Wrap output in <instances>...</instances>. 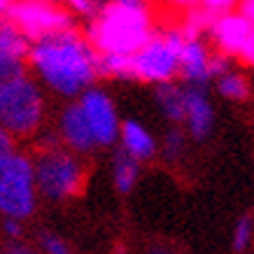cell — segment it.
<instances>
[{
  "label": "cell",
  "mask_w": 254,
  "mask_h": 254,
  "mask_svg": "<svg viewBox=\"0 0 254 254\" xmlns=\"http://www.w3.org/2000/svg\"><path fill=\"white\" fill-rule=\"evenodd\" d=\"M14 2H16V0H0V16H2V14H7V9L12 7Z\"/></svg>",
  "instance_id": "cell-32"
},
{
  "label": "cell",
  "mask_w": 254,
  "mask_h": 254,
  "mask_svg": "<svg viewBox=\"0 0 254 254\" xmlns=\"http://www.w3.org/2000/svg\"><path fill=\"white\" fill-rule=\"evenodd\" d=\"M122 140H124V149H126L135 161H147L156 149L152 135H149L138 122H133V119L122 124Z\"/></svg>",
  "instance_id": "cell-13"
},
{
  "label": "cell",
  "mask_w": 254,
  "mask_h": 254,
  "mask_svg": "<svg viewBox=\"0 0 254 254\" xmlns=\"http://www.w3.org/2000/svg\"><path fill=\"white\" fill-rule=\"evenodd\" d=\"M185 105H187V122L189 131L196 140H205L212 131V108H210L205 93L198 86L185 89Z\"/></svg>",
  "instance_id": "cell-12"
},
{
  "label": "cell",
  "mask_w": 254,
  "mask_h": 254,
  "mask_svg": "<svg viewBox=\"0 0 254 254\" xmlns=\"http://www.w3.org/2000/svg\"><path fill=\"white\" fill-rule=\"evenodd\" d=\"M72 12H77L82 16H89V19H96V16L103 12V7L108 5V0H63Z\"/></svg>",
  "instance_id": "cell-19"
},
{
  "label": "cell",
  "mask_w": 254,
  "mask_h": 254,
  "mask_svg": "<svg viewBox=\"0 0 254 254\" xmlns=\"http://www.w3.org/2000/svg\"><path fill=\"white\" fill-rule=\"evenodd\" d=\"M23 38L42 40L56 33L72 28V16L65 7H61L54 0H16L14 5L2 14Z\"/></svg>",
  "instance_id": "cell-7"
},
{
  "label": "cell",
  "mask_w": 254,
  "mask_h": 254,
  "mask_svg": "<svg viewBox=\"0 0 254 254\" xmlns=\"http://www.w3.org/2000/svg\"><path fill=\"white\" fill-rule=\"evenodd\" d=\"M61 135L65 145L75 152H91L96 147V140L91 135V126L86 122V115L82 105H68L61 115Z\"/></svg>",
  "instance_id": "cell-10"
},
{
  "label": "cell",
  "mask_w": 254,
  "mask_h": 254,
  "mask_svg": "<svg viewBox=\"0 0 254 254\" xmlns=\"http://www.w3.org/2000/svg\"><path fill=\"white\" fill-rule=\"evenodd\" d=\"M240 59L247 63V65H254V28L250 33V38H247L245 47H243V52H240Z\"/></svg>",
  "instance_id": "cell-28"
},
{
  "label": "cell",
  "mask_w": 254,
  "mask_h": 254,
  "mask_svg": "<svg viewBox=\"0 0 254 254\" xmlns=\"http://www.w3.org/2000/svg\"><path fill=\"white\" fill-rule=\"evenodd\" d=\"M9 154H14V140H12V135L0 124V159H5Z\"/></svg>",
  "instance_id": "cell-25"
},
{
  "label": "cell",
  "mask_w": 254,
  "mask_h": 254,
  "mask_svg": "<svg viewBox=\"0 0 254 254\" xmlns=\"http://www.w3.org/2000/svg\"><path fill=\"white\" fill-rule=\"evenodd\" d=\"M2 254H42V252L31 245H23V243H9V245L2 247Z\"/></svg>",
  "instance_id": "cell-26"
},
{
  "label": "cell",
  "mask_w": 254,
  "mask_h": 254,
  "mask_svg": "<svg viewBox=\"0 0 254 254\" xmlns=\"http://www.w3.org/2000/svg\"><path fill=\"white\" fill-rule=\"evenodd\" d=\"M96 49L75 28L38 40L31 47L28 61L47 84L59 93L72 96L96 77Z\"/></svg>",
  "instance_id": "cell-1"
},
{
  "label": "cell",
  "mask_w": 254,
  "mask_h": 254,
  "mask_svg": "<svg viewBox=\"0 0 254 254\" xmlns=\"http://www.w3.org/2000/svg\"><path fill=\"white\" fill-rule=\"evenodd\" d=\"M86 177H89V166L79 161L75 154L52 142L40 149L35 163V185L42 196L52 200L79 196L84 193Z\"/></svg>",
  "instance_id": "cell-3"
},
{
  "label": "cell",
  "mask_w": 254,
  "mask_h": 254,
  "mask_svg": "<svg viewBox=\"0 0 254 254\" xmlns=\"http://www.w3.org/2000/svg\"><path fill=\"white\" fill-rule=\"evenodd\" d=\"M23 77V61L14 56L0 54V93L5 91L12 82Z\"/></svg>",
  "instance_id": "cell-18"
},
{
  "label": "cell",
  "mask_w": 254,
  "mask_h": 254,
  "mask_svg": "<svg viewBox=\"0 0 254 254\" xmlns=\"http://www.w3.org/2000/svg\"><path fill=\"white\" fill-rule=\"evenodd\" d=\"M229 70V59L224 54H215V56H210V61H208V75L210 77H215V75H224Z\"/></svg>",
  "instance_id": "cell-24"
},
{
  "label": "cell",
  "mask_w": 254,
  "mask_h": 254,
  "mask_svg": "<svg viewBox=\"0 0 254 254\" xmlns=\"http://www.w3.org/2000/svg\"><path fill=\"white\" fill-rule=\"evenodd\" d=\"M42 122V96L23 75L0 93V124L9 135L28 138Z\"/></svg>",
  "instance_id": "cell-6"
},
{
  "label": "cell",
  "mask_w": 254,
  "mask_h": 254,
  "mask_svg": "<svg viewBox=\"0 0 254 254\" xmlns=\"http://www.w3.org/2000/svg\"><path fill=\"white\" fill-rule=\"evenodd\" d=\"M126 2H147V0H126Z\"/></svg>",
  "instance_id": "cell-33"
},
{
  "label": "cell",
  "mask_w": 254,
  "mask_h": 254,
  "mask_svg": "<svg viewBox=\"0 0 254 254\" xmlns=\"http://www.w3.org/2000/svg\"><path fill=\"white\" fill-rule=\"evenodd\" d=\"M208 61L210 54L205 45L200 40H187L185 47L180 49V56H177V68H180V75L187 84H203L208 75Z\"/></svg>",
  "instance_id": "cell-11"
},
{
  "label": "cell",
  "mask_w": 254,
  "mask_h": 254,
  "mask_svg": "<svg viewBox=\"0 0 254 254\" xmlns=\"http://www.w3.org/2000/svg\"><path fill=\"white\" fill-rule=\"evenodd\" d=\"M96 77L135 79V70H133V56L98 54V56H96Z\"/></svg>",
  "instance_id": "cell-14"
},
{
  "label": "cell",
  "mask_w": 254,
  "mask_h": 254,
  "mask_svg": "<svg viewBox=\"0 0 254 254\" xmlns=\"http://www.w3.org/2000/svg\"><path fill=\"white\" fill-rule=\"evenodd\" d=\"M42 245H45L47 254H72L70 247L65 245L59 236H54V233H45V236H42Z\"/></svg>",
  "instance_id": "cell-23"
},
{
  "label": "cell",
  "mask_w": 254,
  "mask_h": 254,
  "mask_svg": "<svg viewBox=\"0 0 254 254\" xmlns=\"http://www.w3.org/2000/svg\"><path fill=\"white\" fill-rule=\"evenodd\" d=\"M185 35L180 28H166L154 31L138 54H133V70L135 79L140 82H156V84H168L173 75L177 72V56L185 47Z\"/></svg>",
  "instance_id": "cell-5"
},
{
  "label": "cell",
  "mask_w": 254,
  "mask_h": 254,
  "mask_svg": "<svg viewBox=\"0 0 254 254\" xmlns=\"http://www.w3.org/2000/svg\"><path fill=\"white\" fill-rule=\"evenodd\" d=\"M35 210V170L23 154L0 159V212L26 219Z\"/></svg>",
  "instance_id": "cell-4"
},
{
  "label": "cell",
  "mask_w": 254,
  "mask_h": 254,
  "mask_svg": "<svg viewBox=\"0 0 254 254\" xmlns=\"http://www.w3.org/2000/svg\"><path fill=\"white\" fill-rule=\"evenodd\" d=\"M138 180V161L126 149H119L115 154V182L122 193H128Z\"/></svg>",
  "instance_id": "cell-16"
},
{
  "label": "cell",
  "mask_w": 254,
  "mask_h": 254,
  "mask_svg": "<svg viewBox=\"0 0 254 254\" xmlns=\"http://www.w3.org/2000/svg\"><path fill=\"white\" fill-rule=\"evenodd\" d=\"M185 152V138L180 131H170L166 138V159H177Z\"/></svg>",
  "instance_id": "cell-21"
},
{
  "label": "cell",
  "mask_w": 254,
  "mask_h": 254,
  "mask_svg": "<svg viewBox=\"0 0 254 254\" xmlns=\"http://www.w3.org/2000/svg\"><path fill=\"white\" fill-rule=\"evenodd\" d=\"M154 35L149 2L108 0L96 19H91L84 38L96 54L133 56Z\"/></svg>",
  "instance_id": "cell-2"
},
{
  "label": "cell",
  "mask_w": 254,
  "mask_h": 254,
  "mask_svg": "<svg viewBox=\"0 0 254 254\" xmlns=\"http://www.w3.org/2000/svg\"><path fill=\"white\" fill-rule=\"evenodd\" d=\"M238 14L254 28V0H238Z\"/></svg>",
  "instance_id": "cell-27"
},
{
  "label": "cell",
  "mask_w": 254,
  "mask_h": 254,
  "mask_svg": "<svg viewBox=\"0 0 254 254\" xmlns=\"http://www.w3.org/2000/svg\"><path fill=\"white\" fill-rule=\"evenodd\" d=\"M82 110L86 122L91 126V135L96 145H110L117 138V115L112 108V100L98 89H89L82 98Z\"/></svg>",
  "instance_id": "cell-8"
},
{
  "label": "cell",
  "mask_w": 254,
  "mask_h": 254,
  "mask_svg": "<svg viewBox=\"0 0 254 254\" xmlns=\"http://www.w3.org/2000/svg\"><path fill=\"white\" fill-rule=\"evenodd\" d=\"M250 238H252V217L245 215V217H240L238 224H236V231H233V250H236V252H245L247 245H250Z\"/></svg>",
  "instance_id": "cell-20"
},
{
  "label": "cell",
  "mask_w": 254,
  "mask_h": 254,
  "mask_svg": "<svg viewBox=\"0 0 254 254\" xmlns=\"http://www.w3.org/2000/svg\"><path fill=\"white\" fill-rule=\"evenodd\" d=\"M163 2H168V5H173V7H180V9H191V7H198L200 0H163Z\"/></svg>",
  "instance_id": "cell-29"
},
{
  "label": "cell",
  "mask_w": 254,
  "mask_h": 254,
  "mask_svg": "<svg viewBox=\"0 0 254 254\" xmlns=\"http://www.w3.org/2000/svg\"><path fill=\"white\" fill-rule=\"evenodd\" d=\"M156 100L161 105L163 115L168 117L170 122H185L187 117V105H185V91L175 84H159L156 89Z\"/></svg>",
  "instance_id": "cell-15"
},
{
  "label": "cell",
  "mask_w": 254,
  "mask_h": 254,
  "mask_svg": "<svg viewBox=\"0 0 254 254\" xmlns=\"http://www.w3.org/2000/svg\"><path fill=\"white\" fill-rule=\"evenodd\" d=\"M250 33H252V26L240 14H231V12L217 16V21L212 23V28H210V35L215 40L217 49H219V54H224V56L240 54L247 42V38H250Z\"/></svg>",
  "instance_id": "cell-9"
},
{
  "label": "cell",
  "mask_w": 254,
  "mask_h": 254,
  "mask_svg": "<svg viewBox=\"0 0 254 254\" xmlns=\"http://www.w3.org/2000/svg\"><path fill=\"white\" fill-rule=\"evenodd\" d=\"M149 254H175L173 250H168L166 245H154L152 250H149Z\"/></svg>",
  "instance_id": "cell-31"
},
{
  "label": "cell",
  "mask_w": 254,
  "mask_h": 254,
  "mask_svg": "<svg viewBox=\"0 0 254 254\" xmlns=\"http://www.w3.org/2000/svg\"><path fill=\"white\" fill-rule=\"evenodd\" d=\"M219 91L231 100H247L250 98V82H247L243 75H224L219 79Z\"/></svg>",
  "instance_id": "cell-17"
},
{
  "label": "cell",
  "mask_w": 254,
  "mask_h": 254,
  "mask_svg": "<svg viewBox=\"0 0 254 254\" xmlns=\"http://www.w3.org/2000/svg\"><path fill=\"white\" fill-rule=\"evenodd\" d=\"M5 231H7L12 238H19V236H21V226L16 224V219H7V222H5Z\"/></svg>",
  "instance_id": "cell-30"
},
{
  "label": "cell",
  "mask_w": 254,
  "mask_h": 254,
  "mask_svg": "<svg viewBox=\"0 0 254 254\" xmlns=\"http://www.w3.org/2000/svg\"><path fill=\"white\" fill-rule=\"evenodd\" d=\"M236 5H238V0H200V7H205L208 12H212L217 16L229 14Z\"/></svg>",
  "instance_id": "cell-22"
}]
</instances>
